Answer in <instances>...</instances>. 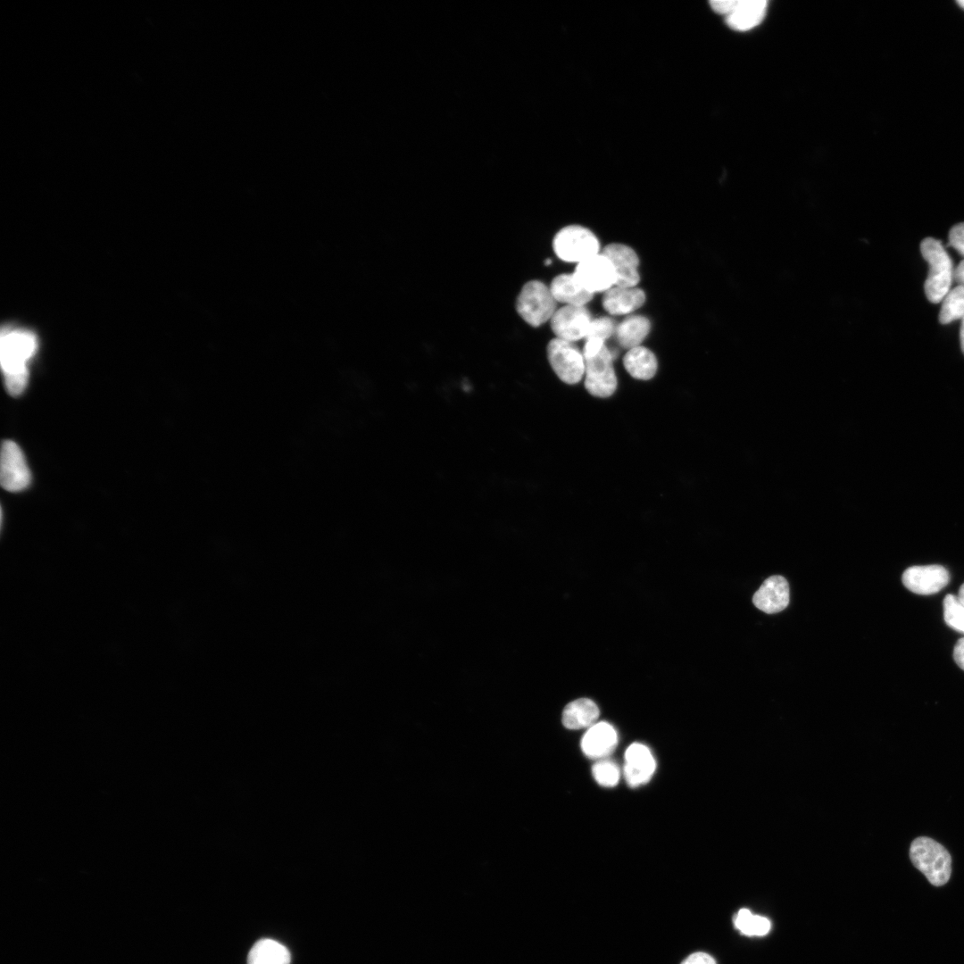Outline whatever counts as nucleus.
<instances>
[{
	"mask_svg": "<svg viewBox=\"0 0 964 964\" xmlns=\"http://www.w3.org/2000/svg\"><path fill=\"white\" fill-rule=\"evenodd\" d=\"M35 336L23 330L5 328L1 333V366L7 392L12 396L21 395L27 386V362L35 353Z\"/></svg>",
	"mask_w": 964,
	"mask_h": 964,
	"instance_id": "nucleus-1",
	"label": "nucleus"
},
{
	"mask_svg": "<svg viewBox=\"0 0 964 964\" xmlns=\"http://www.w3.org/2000/svg\"><path fill=\"white\" fill-rule=\"evenodd\" d=\"M913 865L935 886L946 884L952 873V858L939 843L927 836L913 840L910 847Z\"/></svg>",
	"mask_w": 964,
	"mask_h": 964,
	"instance_id": "nucleus-2",
	"label": "nucleus"
},
{
	"mask_svg": "<svg viewBox=\"0 0 964 964\" xmlns=\"http://www.w3.org/2000/svg\"><path fill=\"white\" fill-rule=\"evenodd\" d=\"M920 251L928 262L929 270L924 289L931 303H939L948 294L952 278V262L941 241L933 237L925 238L920 244Z\"/></svg>",
	"mask_w": 964,
	"mask_h": 964,
	"instance_id": "nucleus-3",
	"label": "nucleus"
},
{
	"mask_svg": "<svg viewBox=\"0 0 964 964\" xmlns=\"http://www.w3.org/2000/svg\"><path fill=\"white\" fill-rule=\"evenodd\" d=\"M556 303L550 287L534 279L522 287L516 300V310L528 324L536 328L551 320L557 311Z\"/></svg>",
	"mask_w": 964,
	"mask_h": 964,
	"instance_id": "nucleus-4",
	"label": "nucleus"
},
{
	"mask_svg": "<svg viewBox=\"0 0 964 964\" xmlns=\"http://www.w3.org/2000/svg\"><path fill=\"white\" fill-rule=\"evenodd\" d=\"M553 249L561 260L579 263L599 253L600 243L589 229L569 225L556 233L553 239Z\"/></svg>",
	"mask_w": 964,
	"mask_h": 964,
	"instance_id": "nucleus-5",
	"label": "nucleus"
},
{
	"mask_svg": "<svg viewBox=\"0 0 964 964\" xmlns=\"http://www.w3.org/2000/svg\"><path fill=\"white\" fill-rule=\"evenodd\" d=\"M546 352L552 369L561 381L574 385L581 380L585 375V359L574 342L553 338Z\"/></svg>",
	"mask_w": 964,
	"mask_h": 964,
	"instance_id": "nucleus-6",
	"label": "nucleus"
},
{
	"mask_svg": "<svg viewBox=\"0 0 964 964\" xmlns=\"http://www.w3.org/2000/svg\"><path fill=\"white\" fill-rule=\"evenodd\" d=\"M584 359L585 387L587 392L601 398L612 395L618 382L611 351L604 345L597 354Z\"/></svg>",
	"mask_w": 964,
	"mask_h": 964,
	"instance_id": "nucleus-7",
	"label": "nucleus"
},
{
	"mask_svg": "<svg viewBox=\"0 0 964 964\" xmlns=\"http://www.w3.org/2000/svg\"><path fill=\"white\" fill-rule=\"evenodd\" d=\"M572 274L576 281L593 295L606 292L615 286L614 268L601 252L578 263Z\"/></svg>",
	"mask_w": 964,
	"mask_h": 964,
	"instance_id": "nucleus-8",
	"label": "nucleus"
},
{
	"mask_svg": "<svg viewBox=\"0 0 964 964\" xmlns=\"http://www.w3.org/2000/svg\"><path fill=\"white\" fill-rule=\"evenodd\" d=\"M0 481L2 487L9 492L21 491L31 481L24 454L19 445L11 440H5L2 445Z\"/></svg>",
	"mask_w": 964,
	"mask_h": 964,
	"instance_id": "nucleus-9",
	"label": "nucleus"
},
{
	"mask_svg": "<svg viewBox=\"0 0 964 964\" xmlns=\"http://www.w3.org/2000/svg\"><path fill=\"white\" fill-rule=\"evenodd\" d=\"M592 321L586 306L564 305L552 317L551 328L557 338L576 342L586 338Z\"/></svg>",
	"mask_w": 964,
	"mask_h": 964,
	"instance_id": "nucleus-10",
	"label": "nucleus"
},
{
	"mask_svg": "<svg viewBox=\"0 0 964 964\" xmlns=\"http://www.w3.org/2000/svg\"><path fill=\"white\" fill-rule=\"evenodd\" d=\"M601 253L610 260L614 268L615 286L633 287L639 283V258L633 248L624 244L611 243Z\"/></svg>",
	"mask_w": 964,
	"mask_h": 964,
	"instance_id": "nucleus-11",
	"label": "nucleus"
},
{
	"mask_svg": "<svg viewBox=\"0 0 964 964\" xmlns=\"http://www.w3.org/2000/svg\"><path fill=\"white\" fill-rule=\"evenodd\" d=\"M902 580L915 594H932L948 584L949 573L941 565L913 566L903 572Z\"/></svg>",
	"mask_w": 964,
	"mask_h": 964,
	"instance_id": "nucleus-12",
	"label": "nucleus"
},
{
	"mask_svg": "<svg viewBox=\"0 0 964 964\" xmlns=\"http://www.w3.org/2000/svg\"><path fill=\"white\" fill-rule=\"evenodd\" d=\"M655 769V760L644 744L635 743L626 750L624 777L630 786L636 787L647 783Z\"/></svg>",
	"mask_w": 964,
	"mask_h": 964,
	"instance_id": "nucleus-13",
	"label": "nucleus"
},
{
	"mask_svg": "<svg viewBox=\"0 0 964 964\" xmlns=\"http://www.w3.org/2000/svg\"><path fill=\"white\" fill-rule=\"evenodd\" d=\"M753 604L760 611L772 614L785 610L789 603V586L782 576L767 578L752 597Z\"/></svg>",
	"mask_w": 964,
	"mask_h": 964,
	"instance_id": "nucleus-14",
	"label": "nucleus"
},
{
	"mask_svg": "<svg viewBox=\"0 0 964 964\" xmlns=\"http://www.w3.org/2000/svg\"><path fill=\"white\" fill-rule=\"evenodd\" d=\"M618 736L615 728L602 721L592 725L581 740L583 752L589 758L602 759L615 749Z\"/></svg>",
	"mask_w": 964,
	"mask_h": 964,
	"instance_id": "nucleus-15",
	"label": "nucleus"
},
{
	"mask_svg": "<svg viewBox=\"0 0 964 964\" xmlns=\"http://www.w3.org/2000/svg\"><path fill=\"white\" fill-rule=\"evenodd\" d=\"M645 298V293L638 287L614 286L604 292L602 303L610 314L621 315L629 314L641 307Z\"/></svg>",
	"mask_w": 964,
	"mask_h": 964,
	"instance_id": "nucleus-16",
	"label": "nucleus"
},
{
	"mask_svg": "<svg viewBox=\"0 0 964 964\" xmlns=\"http://www.w3.org/2000/svg\"><path fill=\"white\" fill-rule=\"evenodd\" d=\"M767 4L765 0H737L733 11L727 15L726 22L735 30L751 29L763 20Z\"/></svg>",
	"mask_w": 964,
	"mask_h": 964,
	"instance_id": "nucleus-17",
	"label": "nucleus"
},
{
	"mask_svg": "<svg viewBox=\"0 0 964 964\" xmlns=\"http://www.w3.org/2000/svg\"><path fill=\"white\" fill-rule=\"evenodd\" d=\"M549 287L556 302L565 305L585 306L594 296L576 281L573 274L556 276Z\"/></svg>",
	"mask_w": 964,
	"mask_h": 964,
	"instance_id": "nucleus-18",
	"label": "nucleus"
},
{
	"mask_svg": "<svg viewBox=\"0 0 964 964\" xmlns=\"http://www.w3.org/2000/svg\"><path fill=\"white\" fill-rule=\"evenodd\" d=\"M623 364L633 378L641 380L653 378L658 368L655 354L643 345L629 349L623 358Z\"/></svg>",
	"mask_w": 964,
	"mask_h": 964,
	"instance_id": "nucleus-19",
	"label": "nucleus"
},
{
	"mask_svg": "<svg viewBox=\"0 0 964 964\" xmlns=\"http://www.w3.org/2000/svg\"><path fill=\"white\" fill-rule=\"evenodd\" d=\"M651 330L650 320L642 315H630L616 327L619 344L627 350L641 345Z\"/></svg>",
	"mask_w": 964,
	"mask_h": 964,
	"instance_id": "nucleus-20",
	"label": "nucleus"
},
{
	"mask_svg": "<svg viewBox=\"0 0 964 964\" xmlns=\"http://www.w3.org/2000/svg\"><path fill=\"white\" fill-rule=\"evenodd\" d=\"M599 713L598 706L592 700L580 698L565 707L561 721L569 729H579L594 725Z\"/></svg>",
	"mask_w": 964,
	"mask_h": 964,
	"instance_id": "nucleus-21",
	"label": "nucleus"
},
{
	"mask_svg": "<svg viewBox=\"0 0 964 964\" xmlns=\"http://www.w3.org/2000/svg\"><path fill=\"white\" fill-rule=\"evenodd\" d=\"M291 955L286 946L272 939H262L251 948L247 964H290Z\"/></svg>",
	"mask_w": 964,
	"mask_h": 964,
	"instance_id": "nucleus-22",
	"label": "nucleus"
},
{
	"mask_svg": "<svg viewBox=\"0 0 964 964\" xmlns=\"http://www.w3.org/2000/svg\"><path fill=\"white\" fill-rule=\"evenodd\" d=\"M735 927L748 936H762L770 930V921L762 916L754 915L748 909H741L735 915Z\"/></svg>",
	"mask_w": 964,
	"mask_h": 964,
	"instance_id": "nucleus-23",
	"label": "nucleus"
},
{
	"mask_svg": "<svg viewBox=\"0 0 964 964\" xmlns=\"http://www.w3.org/2000/svg\"><path fill=\"white\" fill-rule=\"evenodd\" d=\"M964 317V287L958 286L944 296L939 312V321L948 324Z\"/></svg>",
	"mask_w": 964,
	"mask_h": 964,
	"instance_id": "nucleus-24",
	"label": "nucleus"
},
{
	"mask_svg": "<svg viewBox=\"0 0 964 964\" xmlns=\"http://www.w3.org/2000/svg\"><path fill=\"white\" fill-rule=\"evenodd\" d=\"M943 616L948 626L964 633V605L953 594H947L943 600Z\"/></svg>",
	"mask_w": 964,
	"mask_h": 964,
	"instance_id": "nucleus-25",
	"label": "nucleus"
},
{
	"mask_svg": "<svg viewBox=\"0 0 964 964\" xmlns=\"http://www.w3.org/2000/svg\"><path fill=\"white\" fill-rule=\"evenodd\" d=\"M596 782L602 786H614L619 779L620 772L616 763L608 760L596 762L592 769Z\"/></svg>",
	"mask_w": 964,
	"mask_h": 964,
	"instance_id": "nucleus-26",
	"label": "nucleus"
},
{
	"mask_svg": "<svg viewBox=\"0 0 964 964\" xmlns=\"http://www.w3.org/2000/svg\"><path fill=\"white\" fill-rule=\"evenodd\" d=\"M616 327L614 320L609 317L603 316L594 319L591 321L586 339L596 338L604 342L615 334Z\"/></svg>",
	"mask_w": 964,
	"mask_h": 964,
	"instance_id": "nucleus-27",
	"label": "nucleus"
},
{
	"mask_svg": "<svg viewBox=\"0 0 964 964\" xmlns=\"http://www.w3.org/2000/svg\"><path fill=\"white\" fill-rule=\"evenodd\" d=\"M949 243L964 257V222L953 226L949 232Z\"/></svg>",
	"mask_w": 964,
	"mask_h": 964,
	"instance_id": "nucleus-28",
	"label": "nucleus"
},
{
	"mask_svg": "<svg viewBox=\"0 0 964 964\" xmlns=\"http://www.w3.org/2000/svg\"><path fill=\"white\" fill-rule=\"evenodd\" d=\"M736 3L737 0H712L710 2L711 6L716 12L726 15L733 11Z\"/></svg>",
	"mask_w": 964,
	"mask_h": 964,
	"instance_id": "nucleus-29",
	"label": "nucleus"
},
{
	"mask_svg": "<svg viewBox=\"0 0 964 964\" xmlns=\"http://www.w3.org/2000/svg\"><path fill=\"white\" fill-rule=\"evenodd\" d=\"M681 964H716L714 959L702 952H697L689 955Z\"/></svg>",
	"mask_w": 964,
	"mask_h": 964,
	"instance_id": "nucleus-30",
	"label": "nucleus"
},
{
	"mask_svg": "<svg viewBox=\"0 0 964 964\" xmlns=\"http://www.w3.org/2000/svg\"><path fill=\"white\" fill-rule=\"evenodd\" d=\"M953 658L958 666L964 670V638H960L956 643Z\"/></svg>",
	"mask_w": 964,
	"mask_h": 964,
	"instance_id": "nucleus-31",
	"label": "nucleus"
},
{
	"mask_svg": "<svg viewBox=\"0 0 964 964\" xmlns=\"http://www.w3.org/2000/svg\"><path fill=\"white\" fill-rule=\"evenodd\" d=\"M953 278L959 284L964 287V259L960 262L953 272Z\"/></svg>",
	"mask_w": 964,
	"mask_h": 964,
	"instance_id": "nucleus-32",
	"label": "nucleus"
},
{
	"mask_svg": "<svg viewBox=\"0 0 964 964\" xmlns=\"http://www.w3.org/2000/svg\"><path fill=\"white\" fill-rule=\"evenodd\" d=\"M960 339L961 349H962V352L964 353V317L962 318V322H961V326H960Z\"/></svg>",
	"mask_w": 964,
	"mask_h": 964,
	"instance_id": "nucleus-33",
	"label": "nucleus"
},
{
	"mask_svg": "<svg viewBox=\"0 0 964 964\" xmlns=\"http://www.w3.org/2000/svg\"><path fill=\"white\" fill-rule=\"evenodd\" d=\"M958 598L960 599L961 603L964 605V583L961 585V586H960V588L959 590Z\"/></svg>",
	"mask_w": 964,
	"mask_h": 964,
	"instance_id": "nucleus-34",
	"label": "nucleus"
},
{
	"mask_svg": "<svg viewBox=\"0 0 964 964\" xmlns=\"http://www.w3.org/2000/svg\"><path fill=\"white\" fill-rule=\"evenodd\" d=\"M957 4L960 5V8L964 10V0L958 1Z\"/></svg>",
	"mask_w": 964,
	"mask_h": 964,
	"instance_id": "nucleus-35",
	"label": "nucleus"
},
{
	"mask_svg": "<svg viewBox=\"0 0 964 964\" xmlns=\"http://www.w3.org/2000/svg\"><path fill=\"white\" fill-rule=\"evenodd\" d=\"M550 263H551V260L548 259V260L545 261L546 265H549Z\"/></svg>",
	"mask_w": 964,
	"mask_h": 964,
	"instance_id": "nucleus-36",
	"label": "nucleus"
}]
</instances>
